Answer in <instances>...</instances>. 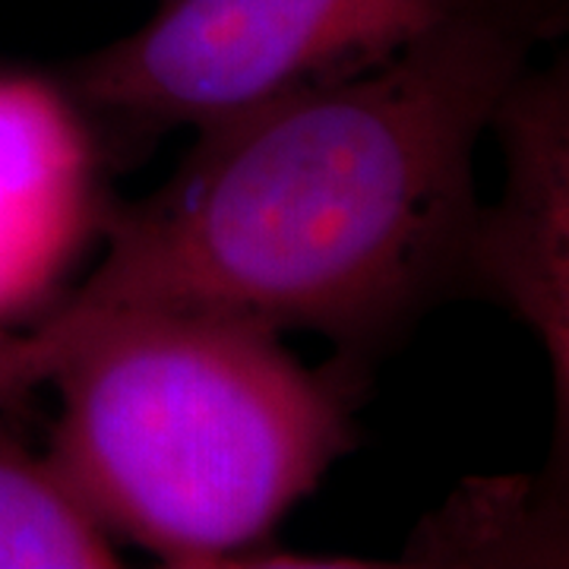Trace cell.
Returning <instances> with one entry per match:
<instances>
[{
  "mask_svg": "<svg viewBox=\"0 0 569 569\" xmlns=\"http://www.w3.org/2000/svg\"><path fill=\"white\" fill-rule=\"evenodd\" d=\"M99 162L80 102L0 73V323L51 298L99 224Z\"/></svg>",
  "mask_w": 569,
  "mask_h": 569,
  "instance_id": "5b68a950",
  "label": "cell"
},
{
  "mask_svg": "<svg viewBox=\"0 0 569 569\" xmlns=\"http://www.w3.org/2000/svg\"><path fill=\"white\" fill-rule=\"evenodd\" d=\"M567 29L569 0H471L377 67L206 127L48 320L183 310L355 346L406 329L466 295L478 142Z\"/></svg>",
  "mask_w": 569,
  "mask_h": 569,
  "instance_id": "6da1fadb",
  "label": "cell"
},
{
  "mask_svg": "<svg viewBox=\"0 0 569 569\" xmlns=\"http://www.w3.org/2000/svg\"><path fill=\"white\" fill-rule=\"evenodd\" d=\"M121 567L111 531L80 500L51 456L0 427V569Z\"/></svg>",
  "mask_w": 569,
  "mask_h": 569,
  "instance_id": "52a82bcc",
  "label": "cell"
},
{
  "mask_svg": "<svg viewBox=\"0 0 569 569\" xmlns=\"http://www.w3.org/2000/svg\"><path fill=\"white\" fill-rule=\"evenodd\" d=\"M509 82L490 118L503 152V190L481 203L466 295L503 307L550 361L553 430L545 466L509 475L519 503L569 509V29Z\"/></svg>",
  "mask_w": 569,
  "mask_h": 569,
  "instance_id": "277c9868",
  "label": "cell"
},
{
  "mask_svg": "<svg viewBox=\"0 0 569 569\" xmlns=\"http://www.w3.org/2000/svg\"><path fill=\"white\" fill-rule=\"evenodd\" d=\"M51 459L111 535L171 567H234L355 447L346 383L263 326L123 310L44 320Z\"/></svg>",
  "mask_w": 569,
  "mask_h": 569,
  "instance_id": "7a4b0ae2",
  "label": "cell"
},
{
  "mask_svg": "<svg viewBox=\"0 0 569 569\" xmlns=\"http://www.w3.org/2000/svg\"><path fill=\"white\" fill-rule=\"evenodd\" d=\"M48 380V367L41 358L36 332L17 336L7 323H0V402L22 396L26 389L39 387Z\"/></svg>",
  "mask_w": 569,
  "mask_h": 569,
  "instance_id": "ba28073f",
  "label": "cell"
},
{
  "mask_svg": "<svg viewBox=\"0 0 569 569\" xmlns=\"http://www.w3.org/2000/svg\"><path fill=\"white\" fill-rule=\"evenodd\" d=\"M471 0H164L73 63L82 111L130 130L206 127L361 73Z\"/></svg>",
  "mask_w": 569,
  "mask_h": 569,
  "instance_id": "3957f363",
  "label": "cell"
},
{
  "mask_svg": "<svg viewBox=\"0 0 569 569\" xmlns=\"http://www.w3.org/2000/svg\"><path fill=\"white\" fill-rule=\"evenodd\" d=\"M399 567L569 569V509L538 512L507 478H466L418 522Z\"/></svg>",
  "mask_w": 569,
  "mask_h": 569,
  "instance_id": "8992f818",
  "label": "cell"
}]
</instances>
